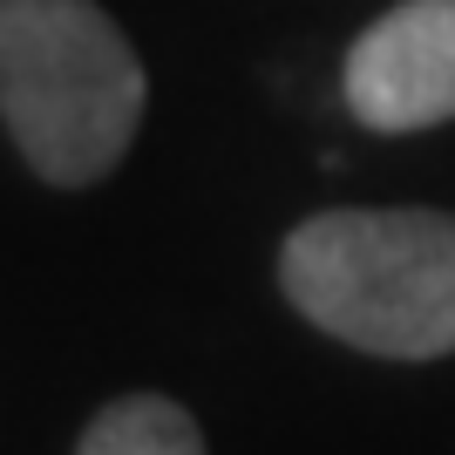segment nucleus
Returning <instances> with one entry per match:
<instances>
[{"mask_svg":"<svg viewBox=\"0 0 455 455\" xmlns=\"http://www.w3.org/2000/svg\"><path fill=\"white\" fill-rule=\"evenodd\" d=\"M279 292L306 326L374 361L455 354V211L333 204L285 231Z\"/></svg>","mask_w":455,"mask_h":455,"instance_id":"f257e3e1","label":"nucleus"},{"mask_svg":"<svg viewBox=\"0 0 455 455\" xmlns=\"http://www.w3.org/2000/svg\"><path fill=\"white\" fill-rule=\"evenodd\" d=\"M150 76L102 0H0V123L55 190H89L130 156Z\"/></svg>","mask_w":455,"mask_h":455,"instance_id":"f03ea898","label":"nucleus"},{"mask_svg":"<svg viewBox=\"0 0 455 455\" xmlns=\"http://www.w3.org/2000/svg\"><path fill=\"white\" fill-rule=\"evenodd\" d=\"M347 109L374 136L455 123V0H401L347 48Z\"/></svg>","mask_w":455,"mask_h":455,"instance_id":"7ed1b4c3","label":"nucleus"},{"mask_svg":"<svg viewBox=\"0 0 455 455\" xmlns=\"http://www.w3.org/2000/svg\"><path fill=\"white\" fill-rule=\"evenodd\" d=\"M76 455H211V449L184 401L136 387V395H116L109 408H95Z\"/></svg>","mask_w":455,"mask_h":455,"instance_id":"20e7f679","label":"nucleus"}]
</instances>
